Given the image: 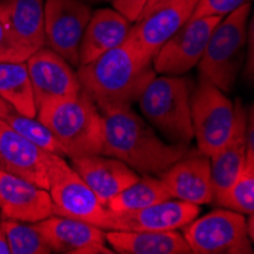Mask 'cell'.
Wrapping results in <instances>:
<instances>
[{
    "label": "cell",
    "mask_w": 254,
    "mask_h": 254,
    "mask_svg": "<svg viewBox=\"0 0 254 254\" xmlns=\"http://www.w3.org/2000/svg\"><path fill=\"white\" fill-rule=\"evenodd\" d=\"M221 18L222 17L189 18L154 55V72L180 76L196 67L207 41Z\"/></svg>",
    "instance_id": "9c48e42d"
},
{
    "label": "cell",
    "mask_w": 254,
    "mask_h": 254,
    "mask_svg": "<svg viewBox=\"0 0 254 254\" xmlns=\"http://www.w3.org/2000/svg\"><path fill=\"white\" fill-rule=\"evenodd\" d=\"M0 20L18 61L44 48V0H0Z\"/></svg>",
    "instance_id": "4fadbf2b"
},
{
    "label": "cell",
    "mask_w": 254,
    "mask_h": 254,
    "mask_svg": "<svg viewBox=\"0 0 254 254\" xmlns=\"http://www.w3.org/2000/svg\"><path fill=\"white\" fill-rule=\"evenodd\" d=\"M48 190L55 215L88 222L105 230L110 210L78 172L61 155L54 152L48 154Z\"/></svg>",
    "instance_id": "8992f818"
},
{
    "label": "cell",
    "mask_w": 254,
    "mask_h": 254,
    "mask_svg": "<svg viewBox=\"0 0 254 254\" xmlns=\"http://www.w3.org/2000/svg\"><path fill=\"white\" fill-rule=\"evenodd\" d=\"M14 108L11 107V105H8L2 98H0V119H6L9 114H11V111H12Z\"/></svg>",
    "instance_id": "d6a6232c"
},
{
    "label": "cell",
    "mask_w": 254,
    "mask_h": 254,
    "mask_svg": "<svg viewBox=\"0 0 254 254\" xmlns=\"http://www.w3.org/2000/svg\"><path fill=\"white\" fill-rule=\"evenodd\" d=\"M190 116L198 149L210 157L232 137L236 125V107L222 90L201 79L190 99Z\"/></svg>",
    "instance_id": "52a82bcc"
},
{
    "label": "cell",
    "mask_w": 254,
    "mask_h": 254,
    "mask_svg": "<svg viewBox=\"0 0 254 254\" xmlns=\"http://www.w3.org/2000/svg\"><path fill=\"white\" fill-rule=\"evenodd\" d=\"M15 131H18L21 135H25L28 140L40 146L41 149L54 152L58 155H63L61 148L58 142L55 140V137L52 132L46 128L37 118H29V116H23V114L17 113L15 110L11 111L9 116L5 119Z\"/></svg>",
    "instance_id": "4316f807"
},
{
    "label": "cell",
    "mask_w": 254,
    "mask_h": 254,
    "mask_svg": "<svg viewBox=\"0 0 254 254\" xmlns=\"http://www.w3.org/2000/svg\"><path fill=\"white\" fill-rule=\"evenodd\" d=\"M251 128L253 127L248 128V148L245 163L233 184L228 188L227 193L218 204L245 216L254 212V145Z\"/></svg>",
    "instance_id": "d4e9b609"
},
{
    "label": "cell",
    "mask_w": 254,
    "mask_h": 254,
    "mask_svg": "<svg viewBox=\"0 0 254 254\" xmlns=\"http://www.w3.org/2000/svg\"><path fill=\"white\" fill-rule=\"evenodd\" d=\"M148 2L149 0H113V9L121 12L129 21H135Z\"/></svg>",
    "instance_id": "f1b7e54d"
},
{
    "label": "cell",
    "mask_w": 254,
    "mask_h": 254,
    "mask_svg": "<svg viewBox=\"0 0 254 254\" xmlns=\"http://www.w3.org/2000/svg\"><path fill=\"white\" fill-rule=\"evenodd\" d=\"M8 241L9 254H49L51 247L41 235L37 222H21L14 219L0 221Z\"/></svg>",
    "instance_id": "484cf974"
},
{
    "label": "cell",
    "mask_w": 254,
    "mask_h": 254,
    "mask_svg": "<svg viewBox=\"0 0 254 254\" xmlns=\"http://www.w3.org/2000/svg\"><path fill=\"white\" fill-rule=\"evenodd\" d=\"M35 118L52 132L63 155L76 158L102 154L104 116L84 90L75 98L38 107Z\"/></svg>",
    "instance_id": "3957f363"
},
{
    "label": "cell",
    "mask_w": 254,
    "mask_h": 254,
    "mask_svg": "<svg viewBox=\"0 0 254 254\" xmlns=\"http://www.w3.org/2000/svg\"><path fill=\"white\" fill-rule=\"evenodd\" d=\"M0 254H9V247H8V241H6L2 224H0Z\"/></svg>",
    "instance_id": "1f68e13d"
},
{
    "label": "cell",
    "mask_w": 254,
    "mask_h": 254,
    "mask_svg": "<svg viewBox=\"0 0 254 254\" xmlns=\"http://www.w3.org/2000/svg\"><path fill=\"white\" fill-rule=\"evenodd\" d=\"M90 15L82 0H44V46L79 65V44Z\"/></svg>",
    "instance_id": "30bf717a"
},
{
    "label": "cell",
    "mask_w": 254,
    "mask_h": 254,
    "mask_svg": "<svg viewBox=\"0 0 254 254\" xmlns=\"http://www.w3.org/2000/svg\"><path fill=\"white\" fill-rule=\"evenodd\" d=\"M236 125L228 142L219 148L210 160L212 183H213V202L219 204L222 196L227 193L241 172L248 148V127H247V111L244 105L236 101Z\"/></svg>",
    "instance_id": "ffe728a7"
},
{
    "label": "cell",
    "mask_w": 254,
    "mask_h": 254,
    "mask_svg": "<svg viewBox=\"0 0 254 254\" xmlns=\"http://www.w3.org/2000/svg\"><path fill=\"white\" fill-rule=\"evenodd\" d=\"M52 253L64 254H111L105 230L78 219L52 215L37 222Z\"/></svg>",
    "instance_id": "2e32d148"
},
{
    "label": "cell",
    "mask_w": 254,
    "mask_h": 254,
    "mask_svg": "<svg viewBox=\"0 0 254 254\" xmlns=\"http://www.w3.org/2000/svg\"><path fill=\"white\" fill-rule=\"evenodd\" d=\"M196 3L198 0H171L138 17L125 40L152 61L161 46L192 17Z\"/></svg>",
    "instance_id": "8fae6325"
},
{
    "label": "cell",
    "mask_w": 254,
    "mask_h": 254,
    "mask_svg": "<svg viewBox=\"0 0 254 254\" xmlns=\"http://www.w3.org/2000/svg\"><path fill=\"white\" fill-rule=\"evenodd\" d=\"M88 2H113V0H88Z\"/></svg>",
    "instance_id": "836d02e7"
},
{
    "label": "cell",
    "mask_w": 254,
    "mask_h": 254,
    "mask_svg": "<svg viewBox=\"0 0 254 254\" xmlns=\"http://www.w3.org/2000/svg\"><path fill=\"white\" fill-rule=\"evenodd\" d=\"M0 213L3 219L38 222L55 215L49 190L0 169Z\"/></svg>",
    "instance_id": "9a60e30c"
},
{
    "label": "cell",
    "mask_w": 254,
    "mask_h": 254,
    "mask_svg": "<svg viewBox=\"0 0 254 254\" xmlns=\"http://www.w3.org/2000/svg\"><path fill=\"white\" fill-rule=\"evenodd\" d=\"M129 29L131 21L113 8L98 9L91 14L79 44V65L124 43Z\"/></svg>",
    "instance_id": "44dd1931"
},
{
    "label": "cell",
    "mask_w": 254,
    "mask_h": 254,
    "mask_svg": "<svg viewBox=\"0 0 254 254\" xmlns=\"http://www.w3.org/2000/svg\"><path fill=\"white\" fill-rule=\"evenodd\" d=\"M137 102L145 119L169 140L188 145L193 138L190 93L186 79L172 75L154 76Z\"/></svg>",
    "instance_id": "5b68a950"
},
{
    "label": "cell",
    "mask_w": 254,
    "mask_h": 254,
    "mask_svg": "<svg viewBox=\"0 0 254 254\" xmlns=\"http://www.w3.org/2000/svg\"><path fill=\"white\" fill-rule=\"evenodd\" d=\"M37 108L54 101L75 98L82 90L78 75L61 55L41 48L26 61Z\"/></svg>",
    "instance_id": "7c38bea8"
},
{
    "label": "cell",
    "mask_w": 254,
    "mask_h": 254,
    "mask_svg": "<svg viewBox=\"0 0 254 254\" xmlns=\"http://www.w3.org/2000/svg\"><path fill=\"white\" fill-rule=\"evenodd\" d=\"M168 2H171V0H149V2L146 3V6H145V9L142 11L140 17L148 14V12H151V11H154V9H157V8H160L161 5H165Z\"/></svg>",
    "instance_id": "4dcf8cb0"
},
{
    "label": "cell",
    "mask_w": 254,
    "mask_h": 254,
    "mask_svg": "<svg viewBox=\"0 0 254 254\" xmlns=\"http://www.w3.org/2000/svg\"><path fill=\"white\" fill-rule=\"evenodd\" d=\"M250 11L251 5L245 3L222 17L198 63L201 79L216 85L224 93L233 88L244 61Z\"/></svg>",
    "instance_id": "277c9868"
},
{
    "label": "cell",
    "mask_w": 254,
    "mask_h": 254,
    "mask_svg": "<svg viewBox=\"0 0 254 254\" xmlns=\"http://www.w3.org/2000/svg\"><path fill=\"white\" fill-rule=\"evenodd\" d=\"M110 248L121 254H189L190 248L178 230L166 232H128L107 230Z\"/></svg>",
    "instance_id": "7402d4cb"
},
{
    "label": "cell",
    "mask_w": 254,
    "mask_h": 254,
    "mask_svg": "<svg viewBox=\"0 0 254 254\" xmlns=\"http://www.w3.org/2000/svg\"><path fill=\"white\" fill-rule=\"evenodd\" d=\"M199 215V205L169 198L148 205L145 209L113 213L110 212L105 230H128V232H166L180 230Z\"/></svg>",
    "instance_id": "5bb4252c"
},
{
    "label": "cell",
    "mask_w": 254,
    "mask_h": 254,
    "mask_svg": "<svg viewBox=\"0 0 254 254\" xmlns=\"http://www.w3.org/2000/svg\"><path fill=\"white\" fill-rule=\"evenodd\" d=\"M2 61H18L14 51L11 49V46L6 38V31L2 20H0V63Z\"/></svg>",
    "instance_id": "f546056e"
},
{
    "label": "cell",
    "mask_w": 254,
    "mask_h": 254,
    "mask_svg": "<svg viewBox=\"0 0 254 254\" xmlns=\"http://www.w3.org/2000/svg\"><path fill=\"white\" fill-rule=\"evenodd\" d=\"M169 198L171 193L163 180L152 175H143L121 190L116 196H113L107 204V209L113 213L135 212Z\"/></svg>",
    "instance_id": "cb8c5ba5"
},
{
    "label": "cell",
    "mask_w": 254,
    "mask_h": 254,
    "mask_svg": "<svg viewBox=\"0 0 254 254\" xmlns=\"http://www.w3.org/2000/svg\"><path fill=\"white\" fill-rule=\"evenodd\" d=\"M78 79L101 113L131 105L155 76L152 61L127 40L93 61L79 65Z\"/></svg>",
    "instance_id": "6da1fadb"
},
{
    "label": "cell",
    "mask_w": 254,
    "mask_h": 254,
    "mask_svg": "<svg viewBox=\"0 0 254 254\" xmlns=\"http://www.w3.org/2000/svg\"><path fill=\"white\" fill-rule=\"evenodd\" d=\"M250 0H198L190 18L199 17H225Z\"/></svg>",
    "instance_id": "83f0119b"
},
{
    "label": "cell",
    "mask_w": 254,
    "mask_h": 254,
    "mask_svg": "<svg viewBox=\"0 0 254 254\" xmlns=\"http://www.w3.org/2000/svg\"><path fill=\"white\" fill-rule=\"evenodd\" d=\"M48 154L0 119V169L48 189Z\"/></svg>",
    "instance_id": "ac0fdd59"
},
{
    "label": "cell",
    "mask_w": 254,
    "mask_h": 254,
    "mask_svg": "<svg viewBox=\"0 0 254 254\" xmlns=\"http://www.w3.org/2000/svg\"><path fill=\"white\" fill-rule=\"evenodd\" d=\"M72 168L105 207L113 196L138 178V174L124 161L102 154L72 158Z\"/></svg>",
    "instance_id": "d6986e66"
},
{
    "label": "cell",
    "mask_w": 254,
    "mask_h": 254,
    "mask_svg": "<svg viewBox=\"0 0 254 254\" xmlns=\"http://www.w3.org/2000/svg\"><path fill=\"white\" fill-rule=\"evenodd\" d=\"M0 98L23 116H37L34 88L25 61L0 63Z\"/></svg>",
    "instance_id": "603a6c76"
},
{
    "label": "cell",
    "mask_w": 254,
    "mask_h": 254,
    "mask_svg": "<svg viewBox=\"0 0 254 254\" xmlns=\"http://www.w3.org/2000/svg\"><path fill=\"white\" fill-rule=\"evenodd\" d=\"M102 116V155L124 161L137 174H161L186 154V145L165 143L131 105L104 111Z\"/></svg>",
    "instance_id": "7a4b0ae2"
},
{
    "label": "cell",
    "mask_w": 254,
    "mask_h": 254,
    "mask_svg": "<svg viewBox=\"0 0 254 254\" xmlns=\"http://www.w3.org/2000/svg\"><path fill=\"white\" fill-rule=\"evenodd\" d=\"M160 178L165 181L171 198L196 205L213 202L210 160L201 152L184 154L161 172Z\"/></svg>",
    "instance_id": "e0dca14e"
},
{
    "label": "cell",
    "mask_w": 254,
    "mask_h": 254,
    "mask_svg": "<svg viewBox=\"0 0 254 254\" xmlns=\"http://www.w3.org/2000/svg\"><path fill=\"white\" fill-rule=\"evenodd\" d=\"M245 215L221 207L183 227L190 253L196 254H251Z\"/></svg>",
    "instance_id": "ba28073f"
}]
</instances>
